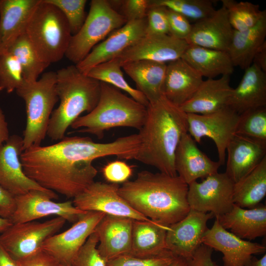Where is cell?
Wrapping results in <instances>:
<instances>
[{"label":"cell","mask_w":266,"mask_h":266,"mask_svg":"<svg viewBox=\"0 0 266 266\" xmlns=\"http://www.w3.org/2000/svg\"><path fill=\"white\" fill-rule=\"evenodd\" d=\"M230 76L203 80L194 96L180 108L186 113L207 114L226 106L233 89Z\"/></svg>","instance_id":"obj_28"},{"label":"cell","mask_w":266,"mask_h":266,"mask_svg":"<svg viewBox=\"0 0 266 266\" xmlns=\"http://www.w3.org/2000/svg\"><path fill=\"white\" fill-rule=\"evenodd\" d=\"M25 82L22 68L16 58L8 51L0 53V92L11 93Z\"/></svg>","instance_id":"obj_38"},{"label":"cell","mask_w":266,"mask_h":266,"mask_svg":"<svg viewBox=\"0 0 266 266\" xmlns=\"http://www.w3.org/2000/svg\"><path fill=\"white\" fill-rule=\"evenodd\" d=\"M105 179L111 183H124L132 176L133 168L122 161H115L105 165L102 168Z\"/></svg>","instance_id":"obj_44"},{"label":"cell","mask_w":266,"mask_h":266,"mask_svg":"<svg viewBox=\"0 0 266 266\" xmlns=\"http://www.w3.org/2000/svg\"><path fill=\"white\" fill-rule=\"evenodd\" d=\"M187 116L188 133L196 142H200L203 137L212 139L217 150L218 162L223 165L226 148L235 134L239 115L226 106L211 113H187Z\"/></svg>","instance_id":"obj_11"},{"label":"cell","mask_w":266,"mask_h":266,"mask_svg":"<svg viewBox=\"0 0 266 266\" xmlns=\"http://www.w3.org/2000/svg\"><path fill=\"white\" fill-rule=\"evenodd\" d=\"M226 230L249 241L266 234V206L245 209L235 204L228 212L215 218Z\"/></svg>","instance_id":"obj_26"},{"label":"cell","mask_w":266,"mask_h":266,"mask_svg":"<svg viewBox=\"0 0 266 266\" xmlns=\"http://www.w3.org/2000/svg\"><path fill=\"white\" fill-rule=\"evenodd\" d=\"M122 14L127 22L146 18L149 8V0H126L121 1Z\"/></svg>","instance_id":"obj_46"},{"label":"cell","mask_w":266,"mask_h":266,"mask_svg":"<svg viewBox=\"0 0 266 266\" xmlns=\"http://www.w3.org/2000/svg\"><path fill=\"white\" fill-rule=\"evenodd\" d=\"M189 45L169 34H145L116 57L121 65L139 60L166 64L181 58Z\"/></svg>","instance_id":"obj_16"},{"label":"cell","mask_w":266,"mask_h":266,"mask_svg":"<svg viewBox=\"0 0 266 266\" xmlns=\"http://www.w3.org/2000/svg\"><path fill=\"white\" fill-rule=\"evenodd\" d=\"M105 215L97 211L86 212L70 228L46 239L41 248L63 265L69 266Z\"/></svg>","instance_id":"obj_14"},{"label":"cell","mask_w":266,"mask_h":266,"mask_svg":"<svg viewBox=\"0 0 266 266\" xmlns=\"http://www.w3.org/2000/svg\"><path fill=\"white\" fill-rule=\"evenodd\" d=\"M99 241L94 232L81 248L69 266H107L98 250Z\"/></svg>","instance_id":"obj_41"},{"label":"cell","mask_w":266,"mask_h":266,"mask_svg":"<svg viewBox=\"0 0 266 266\" xmlns=\"http://www.w3.org/2000/svg\"><path fill=\"white\" fill-rule=\"evenodd\" d=\"M6 51L18 61L26 82L37 80L49 66L40 58L25 32L12 43Z\"/></svg>","instance_id":"obj_34"},{"label":"cell","mask_w":266,"mask_h":266,"mask_svg":"<svg viewBox=\"0 0 266 266\" xmlns=\"http://www.w3.org/2000/svg\"><path fill=\"white\" fill-rule=\"evenodd\" d=\"M225 172L236 183L254 169L266 157V141L235 134L227 148Z\"/></svg>","instance_id":"obj_20"},{"label":"cell","mask_w":266,"mask_h":266,"mask_svg":"<svg viewBox=\"0 0 266 266\" xmlns=\"http://www.w3.org/2000/svg\"><path fill=\"white\" fill-rule=\"evenodd\" d=\"M16 261L18 266H64L58 259L42 248L27 257Z\"/></svg>","instance_id":"obj_47"},{"label":"cell","mask_w":266,"mask_h":266,"mask_svg":"<svg viewBox=\"0 0 266 266\" xmlns=\"http://www.w3.org/2000/svg\"><path fill=\"white\" fill-rule=\"evenodd\" d=\"M0 266H18L17 262L0 243Z\"/></svg>","instance_id":"obj_52"},{"label":"cell","mask_w":266,"mask_h":266,"mask_svg":"<svg viewBox=\"0 0 266 266\" xmlns=\"http://www.w3.org/2000/svg\"><path fill=\"white\" fill-rule=\"evenodd\" d=\"M233 31L227 10L222 5L209 17L192 24L186 41L189 45L228 52Z\"/></svg>","instance_id":"obj_23"},{"label":"cell","mask_w":266,"mask_h":266,"mask_svg":"<svg viewBox=\"0 0 266 266\" xmlns=\"http://www.w3.org/2000/svg\"><path fill=\"white\" fill-rule=\"evenodd\" d=\"M181 58L207 79L230 76L234 71V66L226 51L189 45Z\"/></svg>","instance_id":"obj_31"},{"label":"cell","mask_w":266,"mask_h":266,"mask_svg":"<svg viewBox=\"0 0 266 266\" xmlns=\"http://www.w3.org/2000/svg\"><path fill=\"white\" fill-rule=\"evenodd\" d=\"M122 68L149 102L163 96V86L166 64L148 60H139L124 63Z\"/></svg>","instance_id":"obj_29"},{"label":"cell","mask_w":266,"mask_h":266,"mask_svg":"<svg viewBox=\"0 0 266 266\" xmlns=\"http://www.w3.org/2000/svg\"><path fill=\"white\" fill-rule=\"evenodd\" d=\"M266 73V41L259 48L254 55L253 63Z\"/></svg>","instance_id":"obj_50"},{"label":"cell","mask_w":266,"mask_h":266,"mask_svg":"<svg viewBox=\"0 0 266 266\" xmlns=\"http://www.w3.org/2000/svg\"><path fill=\"white\" fill-rule=\"evenodd\" d=\"M213 217L211 213L190 209L184 218L169 226L166 238L167 249L186 260L191 258L202 244V237L208 229L207 222Z\"/></svg>","instance_id":"obj_18"},{"label":"cell","mask_w":266,"mask_h":266,"mask_svg":"<svg viewBox=\"0 0 266 266\" xmlns=\"http://www.w3.org/2000/svg\"><path fill=\"white\" fill-rule=\"evenodd\" d=\"M133 220L105 214L96 227L98 250L106 262L130 253Z\"/></svg>","instance_id":"obj_22"},{"label":"cell","mask_w":266,"mask_h":266,"mask_svg":"<svg viewBox=\"0 0 266 266\" xmlns=\"http://www.w3.org/2000/svg\"><path fill=\"white\" fill-rule=\"evenodd\" d=\"M188 185L178 175L143 170L120 186V195L134 209L158 224L169 226L184 218L190 208Z\"/></svg>","instance_id":"obj_2"},{"label":"cell","mask_w":266,"mask_h":266,"mask_svg":"<svg viewBox=\"0 0 266 266\" xmlns=\"http://www.w3.org/2000/svg\"><path fill=\"white\" fill-rule=\"evenodd\" d=\"M100 82V91L95 107L85 115L78 117L71 125L78 132L103 137L105 131L116 127H128L138 131L147 116V107L120 90Z\"/></svg>","instance_id":"obj_5"},{"label":"cell","mask_w":266,"mask_h":266,"mask_svg":"<svg viewBox=\"0 0 266 266\" xmlns=\"http://www.w3.org/2000/svg\"><path fill=\"white\" fill-rule=\"evenodd\" d=\"M11 225L12 223L9 219L0 216V233L3 232Z\"/></svg>","instance_id":"obj_54"},{"label":"cell","mask_w":266,"mask_h":266,"mask_svg":"<svg viewBox=\"0 0 266 266\" xmlns=\"http://www.w3.org/2000/svg\"><path fill=\"white\" fill-rule=\"evenodd\" d=\"M66 221L56 217L43 222L12 224L1 233L0 243L14 260H20L41 249L44 241L56 234Z\"/></svg>","instance_id":"obj_9"},{"label":"cell","mask_w":266,"mask_h":266,"mask_svg":"<svg viewBox=\"0 0 266 266\" xmlns=\"http://www.w3.org/2000/svg\"><path fill=\"white\" fill-rule=\"evenodd\" d=\"M176 257L171 252L148 258L124 255L107 262V266H170Z\"/></svg>","instance_id":"obj_42"},{"label":"cell","mask_w":266,"mask_h":266,"mask_svg":"<svg viewBox=\"0 0 266 266\" xmlns=\"http://www.w3.org/2000/svg\"><path fill=\"white\" fill-rule=\"evenodd\" d=\"M146 25V18L127 22L95 46L87 56L75 66L81 72L86 74L94 66L116 57L144 36Z\"/></svg>","instance_id":"obj_17"},{"label":"cell","mask_w":266,"mask_h":266,"mask_svg":"<svg viewBox=\"0 0 266 266\" xmlns=\"http://www.w3.org/2000/svg\"><path fill=\"white\" fill-rule=\"evenodd\" d=\"M23 137L14 134L0 148V186L14 197L33 190L47 191L24 173L20 160Z\"/></svg>","instance_id":"obj_19"},{"label":"cell","mask_w":266,"mask_h":266,"mask_svg":"<svg viewBox=\"0 0 266 266\" xmlns=\"http://www.w3.org/2000/svg\"><path fill=\"white\" fill-rule=\"evenodd\" d=\"M202 244L223 254L224 266H249L253 255L266 251L264 244L240 238L225 229L217 218L204 233Z\"/></svg>","instance_id":"obj_15"},{"label":"cell","mask_w":266,"mask_h":266,"mask_svg":"<svg viewBox=\"0 0 266 266\" xmlns=\"http://www.w3.org/2000/svg\"><path fill=\"white\" fill-rule=\"evenodd\" d=\"M145 34H168V24L166 8L154 6L149 8L146 15Z\"/></svg>","instance_id":"obj_43"},{"label":"cell","mask_w":266,"mask_h":266,"mask_svg":"<svg viewBox=\"0 0 266 266\" xmlns=\"http://www.w3.org/2000/svg\"><path fill=\"white\" fill-rule=\"evenodd\" d=\"M249 266H266V254L260 259H257L255 257H253L252 261Z\"/></svg>","instance_id":"obj_53"},{"label":"cell","mask_w":266,"mask_h":266,"mask_svg":"<svg viewBox=\"0 0 266 266\" xmlns=\"http://www.w3.org/2000/svg\"><path fill=\"white\" fill-rule=\"evenodd\" d=\"M15 207V197L0 186V216L9 220Z\"/></svg>","instance_id":"obj_49"},{"label":"cell","mask_w":266,"mask_h":266,"mask_svg":"<svg viewBox=\"0 0 266 266\" xmlns=\"http://www.w3.org/2000/svg\"><path fill=\"white\" fill-rule=\"evenodd\" d=\"M64 266H68V265H64Z\"/></svg>","instance_id":"obj_56"},{"label":"cell","mask_w":266,"mask_h":266,"mask_svg":"<svg viewBox=\"0 0 266 266\" xmlns=\"http://www.w3.org/2000/svg\"><path fill=\"white\" fill-rule=\"evenodd\" d=\"M203 81L199 72L179 59L166 64L163 96L180 107L191 99Z\"/></svg>","instance_id":"obj_24"},{"label":"cell","mask_w":266,"mask_h":266,"mask_svg":"<svg viewBox=\"0 0 266 266\" xmlns=\"http://www.w3.org/2000/svg\"><path fill=\"white\" fill-rule=\"evenodd\" d=\"M166 13L168 34L177 39L186 40L191 33L192 24L186 17L177 12L166 8Z\"/></svg>","instance_id":"obj_45"},{"label":"cell","mask_w":266,"mask_h":266,"mask_svg":"<svg viewBox=\"0 0 266 266\" xmlns=\"http://www.w3.org/2000/svg\"><path fill=\"white\" fill-rule=\"evenodd\" d=\"M266 195V157L233 187V203L251 208L260 204Z\"/></svg>","instance_id":"obj_33"},{"label":"cell","mask_w":266,"mask_h":266,"mask_svg":"<svg viewBox=\"0 0 266 266\" xmlns=\"http://www.w3.org/2000/svg\"><path fill=\"white\" fill-rule=\"evenodd\" d=\"M234 183L225 172H218L201 182L188 185L187 200L191 209L211 213L217 218L230 211L234 204Z\"/></svg>","instance_id":"obj_12"},{"label":"cell","mask_w":266,"mask_h":266,"mask_svg":"<svg viewBox=\"0 0 266 266\" xmlns=\"http://www.w3.org/2000/svg\"><path fill=\"white\" fill-rule=\"evenodd\" d=\"M226 9L229 22L233 29L243 31L255 26L266 15V11L262 10L259 5L248 1L234 0H221Z\"/></svg>","instance_id":"obj_36"},{"label":"cell","mask_w":266,"mask_h":266,"mask_svg":"<svg viewBox=\"0 0 266 266\" xmlns=\"http://www.w3.org/2000/svg\"><path fill=\"white\" fill-rule=\"evenodd\" d=\"M188 131L187 113L164 96L149 102L147 116L138 134L140 146L133 159L177 176L174 158L182 136ZM132 159V160H133Z\"/></svg>","instance_id":"obj_3"},{"label":"cell","mask_w":266,"mask_h":266,"mask_svg":"<svg viewBox=\"0 0 266 266\" xmlns=\"http://www.w3.org/2000/svg\"><path fill=\"white\" fill-rule=\"evenodd\" d=\"M169 226L153 221L133 220L131 248L128 254L140 258L157 256L170 252L166 238Z\"/></svg>","instance_id":"obj_30"},{"label":"cell","mask_w":266,"mask_h":266,"mask_svg":"<svg viewBox=\"0 0 266 266\" xmlns=\"http://www.w3.org/2000/svg\"><path fill=\"white\" fill-rule=\"evenodd\" d=\"M57 199V194L49 190H33L16 196L15 209L9 220L12 224L55 215L75 223L86 212L74 206L72 201L57 202L52 200Z\"/></svg>","instance_id":"obj_10"},{"label":"cell","mask_w":266,"mask_h":266,"mask_svg":"<svg viewBox=\"0 0 266 266\" xmlns=\"http://www.w3.org/2000/svg\"><path fill=\"white\" fill-rule=\"evenodd\" d=\"M212 0H149V7L163 6L177 12L193 24L212 15L216 9Z\"/></svg>","instance_id":"obj_37"},{"label":"cell","mask_w":266,"mask_h":266,"mask_svg":"<svg viewBox=\"0 0 266 266\" xmlns=\"http://www.w3.org/2000/svg\"><path fill=\"white\" fill-rule=\"evenodd\" d=\"M235 134L266 141V107L239 115Z\"/></svg>","instance_id":"obj_39"},{"label":"cell","mask_w":266,"mask_h":266,"mask_svg":"<svg viewBox=\"0 0 266 266\" xmlns=\"http://www.w3.org/2000/svg\"><path fill=\"white\" fill-rule=\"evenodd\" d=\"M213 249L201 244L192 257L187 260V266H219L212 259Z\"/></svg>","instance_id":"obj_48"},{"label":"cell","mask_w":266,"mask_h":266,"mask_svg":"<svg viewBox=\"0 0 266 266\" xmlns=\"http://www.w3.org/2000/svg\"><path fill=\"white\" fill-rule=\"evenodd\" d=\"M121 68L119 60L115 57L94 66L86 74L96 80L124 91L134 100L147 107L149 104L148 100L141 92L128 83Z\"/></svg>","instance_id":"obj_35"},{"label":"cell","mask_w":266,"mask_h":266,"mask_svg":"<svg viewBox=\"0 0 266 266\" xmlns=\"http://www.w3.org/2000/svg\"><path fill=\"white\" fill-rule=\"evenodd\" d=\"M266 15L252 28L233 31L228 53L233 66L245 69L253 63L255 54L266 42Z\"/></svg>","instance_id":"obj_32"},{"label":"cell","mask_w":266,"mask_h":266,"mask_svg":"<svg viewBox=\"0 0 266 266\" xmlns=\"http://www.w3.org/2000/svg\"><path fill=\"white\" fill-rule=\"evenodd\" d=\"M127 22L125 17L113 8L110 2L91 0L86 19L79 31L72 35L65 56L77 64L101 40Z\"/></svg>","instance_id":"obj_8"},{"label":"cell","mask_w":266,"mask_h":266,"mask_svg":"<svg viewBox=\"0 0 266 266\" xmlns=\"http://www.w3.org/2000/svg\"><path fill=\"white\" fill-rule=\"evenodd\" d=\"M56 91L60 101L51 114L47 135L58 141L65 136L69 126L84 112H91L97 104L100 82L81 72L75 65L56 71Z\"/></svg>","instance_id":"obj_4"},{"label":"cell","mask_w":266,"mask_h":266,"mask_svg":"<svg viewBox=\"0 0 266 266\" xmlns=\"http://www.w3.org/2000/svg\"><path fill=\"white\" fill-rule=\"evenodd\" d=\"M9 136L8 124L4 113L0 107V148L8 139Z\"/></svg>","instance_id":"obj_51"},{"label":"cell","mask_w":266,"mask_h":266,"mask_svg":"<svg viewBox=\"0 0 266 266\" xmlns=\"http://www.w3.org/2000/svg\"><path fill=\"white\" fill-rule=\"evenodd\" d=\"M25 33L41 60L49 66L65 57L72 35L63 13L45 0H39Z\"/></svg>","instance_id":"obj_6"},{"label":"cell","mask_w":266,"mask_h":266,"mask_svg":"<svg viewBox=\"0 0 266 266\" xmlns=\"http://www.w3.org/2000/svg\"><path fill=\"white\" fill-rule=\"evenodd\" d=\"M40 0H0V53L25 32Z\"/></svg>","instance_id":"obj_27"},{"label":"cell","mask_w":266,"mask_h":266,"mask_svg":"<svg viewBox=\"0 0 266 266\" xmlns=\"http://www.w3.org/2000/svg\"><path fill=\"white\" fill-rule=\"evenodd\" d=\"M140 146L138 133L108 143L88 137H65L52 145L24 150L20 160L25 174L40 186L74 198L94 182L98 173L95 160L110 156L130 160Z\"/></svg>","instance_id":"obj_1"},{"label":"cell","mask_w":266,"mask_h":266,"mask_svg":"<svg viewBox=\"0 0 266 266\" xmlns=\"http://www.w3.org/2000/svg\"><path fill=\"white\" fill-rule=\"evenodd\" d=\"M174 164L177 175L188 185L199 178L218 172L221 166L203 153L188 133L180 139L175 151Z\"/></svg>","instance_id":"obj_21"},{"label":"cell","mask_w":266,"mask_h":266,"mask_svg":"<svg viewBox=\"0 0 266 266\" xmlns=\"http://www.w3.org/2000/svg\"><path fill=\"white\" fill-rule=\"evenodd\" d=\"M63 13L69 27L72 35L76 34L86 18L85 8L86 0H45Z\"/></svg>","instance_id":"obj_40"},{"label":"cell","mask_w":266,"mask_h":266,"mask_svg":"<svg viewBox=\"0 0 266 266\" xmlns=\"http://www.w3.org/2000/svg\"><path fill=\"white\" fill-rule=\"evenodd\" d=\"M170 266H187V260L183 258L177 256Z\"/></svg>","instance_id":"obj_55"},{"label":"cell","mask_w":266,"mask_h":266,"mask_svg":"<svg viewBox=\"0 0 266 266\" xmlns=\"http://www.w3.org/2000/svg\"><path fill=\"white\" fill-rule=\"evenodd\" d=\"M244 70L239 83L233 88L227 105L239 115L266 107V73L254 64Z\"/></svg>","instance_id":"obj_25"},{"label":"cell","mask_w":266,"mask_h":266,"mask_svg":"<svg viewBox=\"0 0 266 266\" xmlns=\"http://www.w3.org/2000/svg\"><path fill=\"white\" fill-rule=\"evenodd\" d=\"M118 184L94 182L73 198V204L84 211H97L132 220L152 221L134 209L120 195Z\"/></svg>","instance_id":"obj_13"},{"label":"cell","mask_w":266,"mask_h":266,"mask_svg":"<svg viewBox=\"0 0 266 266\" xmlns=\"http://www.w3.org/2000/svg\"><path fill=\"white\" fill-rule=\"evenodd\" d=\"M56 72H44L33 82H25L16 90L24 100L26 124L23 132V151L41 145L47 135L49 120L59 98L56 91Z\"/></svg>","instance_id":"obj_7"}]
</instances>
